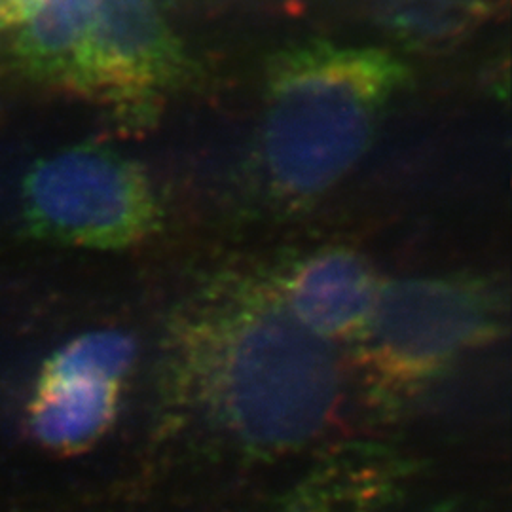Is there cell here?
Masks as SVG:
<instances>
[{
  "label": "cell",
  "mask_w": 512,
  "mask_h": 512,
  "mask_svg": "<svg viewBox=\"0 0 512 512\" xmlns=\"http://www.w3.org/2000/svg\"><path fill=\"white\" fill-rule=\"evenodd\" d=\"M21 209L31 236L99 251L131 247L160 224L145 171L97 145L38 160L23 179Z\"/></svg>",
  "instance_id": "3"
},
{
  "label": "cell",
  "mask_w": 512,
  "mask_h": 512,
  "mask_svg": "<svg viewBox=\"0 0 512 512\" xmlns=\"http://www.w3.org/2000/svg\"><path fill=\"white\" fill-rule=\"evenodd\" d=\"M10 4H12V0H0V23H4V18L10 10Z\"/></svg>",
  "instance_id": "10"
},
{
  "label": "cell",
  "mask_w": 512,
  "mask_h": 512,
  "mask_svg": "<svg viewBox=\"0 0 512 512\" xmlns=\"http://www.w3.org/2000/svg\"><path fill=\"white\" fill-rule=\"evenodd\" d=\"M503 300L494 283L475 275L404 277L380 283L359 338L387 380H420L467 349L494 340Z\"/></svg>",
  "instance_id": "4"
},
{
  "label": "cell",
  "mask_w": 512,
  "mask_h": 512,
  "mask_svg": "<svg viewBox=\"0 0 512 512\" xmlns=\"http://www.w3.org/2000/svg\"><path fill=\"white\" fill-rule=\"evenodd\" d=\"M228 427L256 448H291L329 421L340 391L330 342L304 329L268 281L224 279L184 325Z\"/></svg>",
  "instance_id": "1"
},
{
  "label": "cell",
  "mask_w": 512,
  "mask_h": 512,
  "mask_svg": "<svg viewBox=\"0 0 512 512\" xmlns=\"http://www.w3.org/2000/svg\"><path fill=\"white\" fill-rule=\"evenodd\" d=\"M408 69L385 48L327 40L291 44L270 59L260 160L285 205L315 202L363 158Z\"/></svg>",
  "instance_id": "2"
},
{
  "label": "cell",
  "mask_w": 512,
  "mask_h": 512,
  "mask_svg": "<svg viewBox=\"0 0 512 512\" xmlns=\"http://www.w3.org/2000/svg\"><path fill=\"white\" fill-rule=\"evenodd\" d=\"M503 0H376L380 29L403 48L440 52L480 29Z\"/></svg>",
  "instance_id": "9"
},
{
  "label": "cell",
  "mask_w": 512,
  "mask_h": 512,
  "mask_svg": "<svg viewBox=\"0 0 512 512\" xmlns=\"http://www.w3.org/2000/svg\"><path fill=\"white\" fill-rule=\"evenodd\" d=\"M268 283L304 329L330 342L361 336L382 281L361 253L332 245L281 264Z\"/></svg>",
  "instance_id": "7"
},
{
  "label": "cell",
  "mask_w": 512,
  "mask_h": 512,
  "mask_svg": "<svg viewBox=\"0 0 512 512\" xmlns=\"http://www.w3.org/2000/svg\"><path fill=\"white\" fill-rule=\"evenodd\" d=\"M184 71L158 0H99L67 88L139 107L175 88Z\"/></svg>",
  "instance_id": "6"
},
{
  "label": "cell",
  "mask_w": 512,
  "mask_h": 512,
  "mask_svg": "<svg viewBox=\"0 0 512 512\" xmlns=\"http://www.w3.org/2000/svg\"><path fill=\"white\" fill-rule=\"evenodd\" d=\"M99 0H14L6 25L16 31V55L27 73L69 84Z\"/></svg>",
  "instance_id": "8"
},
{
  "label": "cell",
  "mask_w": 512,
  "mask_h": 512,
  "mask_svg": "<svg viewBox=\"0 0 512 512\" xmlns=\"http://www.w3.org/2000/svg\"><path fill=\"white\" fill-rule=\"evenodd\" d=\"M133 359L135 342L120 330H92L55 349L27 404L29 435L55 454L88 450L116 418Z\"/></svg>",
  "instance_id": "5"
}]
</instances>
